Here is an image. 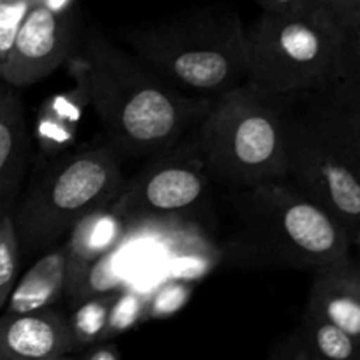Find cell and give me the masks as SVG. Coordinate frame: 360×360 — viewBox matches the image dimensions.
I'll use <instances>...</instances> for the list:
<instances>
[{
	"label": "cell",
	"instance_id": "1",
	"mask_svg": "<svg viewBox=\"0 0 360 360\" xmlns=\"http://www.w3.org/2000/svg\"><path fill=\"white\" fill-rule=\"evenodd\" d=\"M112 148L132 157H151L188 134L213 105V97L178 90L137 56L116 48L90 28L69 58Z\"/></svg>",
	"mask_w": 360,
	"mask_h": 360
},
{
	"label": "cell",
	"instance_id": "2",
	"mask_svg": "<svg viewBox=\"0 0 360 360\" xmlns=\"http://www.w3.org/2000/svg\"><path fill=\"white\" fill-rule=\"evenodd\" d=\"M238 234L232 259L315 271L350 255L352 236L290 179H267L238 190Z\"/></svg>",
	"mask_w": 360,
	"mask_h": 360
},
{
	"label": "cell",
	"instance_id": "3",
	"mask_svg": "<svg viewBox=\"0 0 360 360\" xmlns=\"http://www.w3.org/2000/svg\"><path fill=\"white\" fill-rule=\"evenodd\" d=\"M151 70L178 90L218 97L248 81L246 28L231 7H202L125 32Z\"/></svg>",
	"mask_w": 360,
	"mask_h": 360
},
{
	"label": "cell",
	"instance_id": "4",
	"mask_svg": "<svg viewBox=\"0 0 360 360\" xmlns=\"http://www.w3.org/2000/svg\"><path fill=\"white\" fill-rule=\"evenodd\" d=\"M116 150L86 146L44 160L13 211L20 250L44 253L84 214L109 206L123 185Z\"/></svg>",
	"mask_w": 360,
	"mask_h": 360
},
{
	"label": "cell",
	"instance_id": "5",
	"mask_svg": "<svg viewBox=\"0 0 360 360\" xmlns=\"http://www.w3.org/2000/svg\"><path fill=\"white\" fill-rule=\"evenodd\" d=\"M197 132L211 178L238 190L287 178L278 94L246 81L214 97Z\"/></svg>",
	"mask_w": 360,
	"mask_h": 360
},
{
	"label": "cell",
	"instance_id": "6",
	"mask_svg": "<svg viewBox=\"0 0 360 360\" xmlns=\"http://www.w3.org/2000/svg\"><path fill=\"white\" fill-rule=\"evenodd\" d=\"M248 81L271 94L323 91L350 70V37L327 14L260 13L246 28Z\"/></svg>",
	"mask_w": 360,
	"mask_h": 360
},
{
	"label": "cell",
	"instance_id": "7",
	"mask_svg": "<svg viewBox=\"0 0 360 360\" xmlns=\"http://www.w3.org/2000/svg\"><path fill=\"white\" fill-rule=\"evenodd\" d=\"M280 105L287 179L329 211L354 241L360 232V171L301 94L280 95Z\"/></svg>",
	"mask_w": 360,
	"mask_h": 360
},
{
	"label": "cell",
	"instance_id": "8",
	"mask_svg": "<svg viewBox=\"0 0 360 360\" xmlns=\"http://www.w3.org/2000/svg\"><path fill=\"white\" fill-rule=\"evenodd\" d=\"M197 125L171 148L151 155L134 178L123 181L109 210L127 221L179 217L199 206L211 176Z\"/></svg>",
	"mask_w": 360,
	"mask_h": 360
},
{
	"label": "cell",
	"instance_id": "9",
	"mask_svg": "<svg viewBox=\"0 0 360 360\" xmlns=\"http://www.w3.org/2000/svg\"><path fill=\"white\" fill-rule=\"evenodd\" d=\"M74 0H34L0 62V81L14 88L39 83L76 51Z\"/></svg>",
	"mask_w": 360,
	"mask_h": 360
},
{
	"label": "cell",
	"instance_id": "10",
	"mask_svg": "<svg viewBox=\"0 0 360 360\" xmlns=\"http://www.w3.org/2000/svg\"><path fill=\"white\" fill-rule=\"evenodd\" d=\"M76 352L69 319L51 306L0 316V354L4 360H55Z\"/></svg>",
	"mask_w": 360,
	"mask_h": 360
},
{
	"label": "cell",
	"instance_id": "11",
	"mask_svg": "<svg viewBox=\"0 0 360 360\" xmlns=\"http://www.w3.org/2000/svg\"><path fill=\"white\" fill-rule=\"evenodd\" d=\"M306 311L336 323L360 340V260L347 255L315 271Z\"/></svg>",
	"mask_w": 360,
	"mask_h": 360
},
{
	"label": "cell",
	"instance_id": "12",
	"mask_svg": "<svg viewBox=\"0 0 360 360\" xmlns=\"http://www.w3.org/2000/svg\"><path fill=\"white\" fill-rule=\"evenodd\" d=\"M30 158V136L21 98L11 88L0 90V211L16 204Z\"/></svg>",
	"mask_w": 360,
	"mask_h": 360
},
{
	"label": "cell",
	"instance_id": "13",
	"mask_svg": "<svg viewBox=\"0 0 360 360\" xmlns=\"http://www.w3.org/2000/svg\"><path fill=\"white\" fill-rule=\"evenodd\" d=\"M125 221L112 213L109 206L84 214L69 232L67 274L63 294L69 297L90 264L118 245L123 239Z\"/></svg>",
	"mask_w": 360,
	"mask_h": 360
},
{
	"label": "cell",
	"instance_id": "14",
	"mask_svg": "<svg viewBox=\"0 0 360 360\" xmlns=\"http://www.w3.org/2000/svg\"><path fill=\"white\" fill-rule=\"evenodd\" d=\"M276 355L301 360H360V340L336 323L304 311L295 333L276 348Z\"/></svg>",
	"mask_w": 360,
	"mask_h": 360
},
{
	"label": "cell",
	"instance_id": "15",
	"mask_svg": "<svg viewBox=\"0 0 360 360\" xmlns=\"http://www.w3.org/2000/svg\"><path fill=\"white\" fill-rule=\"evenodd\" d=\"M86 105H90L86 91L77 83H74L72 90L62 91L44 102L35 123L42 160H51L70 150Z\"/></svg>",
	"mask_w": 360,
	"mask_h": 360
},
{
	"label": "cell",
	"instance_id": "16",
	"mask_svg": "<svg viewBox=\"0 0 360 360\" xmlns=\"http://www.w3.org/2000/svg\"><path fill=\"white\" fill-rule=\"evenodd\" d=\"M67 274V248H49L14 285L6 313L35 311L51 306L63 294Z\"/></svg>",
	"mask_w": 360,
	"mask_h": 360
},
{
	"label": "cell",
	"instance_id": "17",
	"mask_svg": "<svg viewBox=\"0 0 360 360\" xmlns=\"http://www.w3.org/2000/svg\"><path fill=\"white\" fill-rule=\"evenodd\" d=\"M327 132L360 171V109L341 104L319 91H299Z\"/></svg>",
	"mask_w": 360,
	"mask_h": 360
},
{
	"label": "cell",
	"instance_id": "18",
	"mask_svg": "<svg viewBox=\"0 0 360 360\" xmlns=\"http://www.w3.org/2000/svg\"><path fill=\"white\" fill-rule=\"evenodd\" d=\"M122 248L123 239L86 267L79 283L69 295L70 304H81L83 301H88L95 295L118 292V288L123 283V269L122 262H120L123 257Z\"/></svg>",
	"mask_w": 360,
	"mask_h": 360
},
{
	"label": "cell",
	"instance_id": "19",
	"mask_svg": "<svg viewBox=\"0 0 360 360\" xmlns=\"http://www.w3.org/2000/svg\"><path fill=\"white\" fill-rule=\"evenodd\" d=\"M116 299H118V292H109V294L95 295L77 304L76 313L69 320L74 341H76V350L79 347H88L95 341L105 340L109 315H111Z\"/></svg>",
	"mask_w": 360,
	"mask_h": 360
},
{
	"label": "cell",
	"instance_id": "20",
	"mask_svg": "<svg viewBox=\"0 0 360 360\" xmlns=\"http://www.w3.org/2000/svg\"><path fill=\"white\" fill-rule=\"evenodd\" d=\"M20 252L13 214L9 211L0 218V311L6 308L11 292L16 285Z\"/></svg>",
	"mask_w": 360,
	"mask_h": 360
},
{
	"label": "cell",
	"instance_id": "21",
	"mask_svg": "<svg viewBox=\"0 0 360 360\" xmlns=\"http://www.w3.org/2000/svg\"><path fill=\"white\" fill-rule=\"evenodd\" d=\"M32 0H0V62L13 46L14 35Z\"/></svg>",
	"mask_w": 360,
	"mask_h": 360
},
{
	"label": "cell",
	"instance_id": "22",
	"mask_svg": "<svg viewBox=\"0 0 360 360\" xmlns=\"http://www.w3.org/2000/svg\"><path fill=\"white\" fill-rule=\"evenodd\" d=\"M141 309H143V302H141V299L137 297V295L118 294V299H116V302L112 304L111 315H109L105 340L109 338V334L122 333V330L132 327L134 323L141 319Z\"/></svg>",
	"mask_w": 360,
	"mask_h": 360
},
{
	"label": "cell",
	"instance_id": "23",
	"mask_svg": "<svg viewBox=\"0 0 360 360\" xmlns=\"http://www.w3.org/2000/svg\"><path fill=\"white\" fill-rule=\"evenodd\" d=\"M319 94L327 95V97L334 98V101L341 102V104L360 109V63L357 62V58L355 56L352 58L350 70H348L343 79L338 81L329 90L319 91Z\"/></svg>",
	"mask_w": 360,
	"mask_h": 360
},
{
	"label": "cell",
	"instance_id": "24",
	"mask_svg": "<svg viewBox=\"0 0 360 360\" xmlns=\"http://www.w3.org/2000/svg\"><path fill=\"white\" fill-rule=\"evenodd\" d=\"M262 13L281 14V16H299L319 11L313 0H257Z\"/></svg>",
	"mask_w": 360,
	"mask_h": 360
},
{
	"label": "cell",
	"instance_id": "25",
	"mask_svg": "<svg viewBox=\"0 0 360 360\" xmlns=\"http://www.w3.org/2000/svg\"><path fill=\"white\" fill-rule=\"evenodd\" d=\"M77 357L84 360H118L122 357L118 348L111 343H102V341H95V343L88 345L86 350L79 352Z\"/></svg>",
	"mask_w": 360,
	"mask_h": 360
},
{
	"label": "cell",
	"instance_id": "26",
	"mask_svg": "<svg viewBox=\"0 0 360 360\" xmlns=\"http://www.w3.org/2000/svg\"><path fill=\"white\" fill-rule=\"evenodd\" d=\"M313 4H315L316 9L322 11L323 14H327L338 27L343 28L341 23H343V16L345 11H347L348 0H313Z\"/></svg>",
	"mask_w": 360,
	"mask_h": 360
},
{
	"label": "cell",
	"instance_id": "27",
	"mask_svg": "<svg viewBox=\"0 0 360 360\" xmlns=\"http://www.w3.org/2000/svg\"><path fill=\"white\" fill-rule=\"evenodd\" d=\"M360 23V0H348V6L347 11H345V16H343V30L347 34H350L355 27Z\"/></svg>",
	"mask_w": 360,
	"mask_h": 360
},
{
	"label": "cell",
	"instance_id": "28",
	"mask_svg": "<svg viewBox=\"0 0 360 360\" xmlns=\"http://www.w3.org/2000/svg\"><path fill=\"white\" fill-rule=\"evenodd\" d=\"M348 37H350V46H352V51H354V56L360 63V23L350 32V34H348Z\"/></svg>",
	"mask_w": 360,
	"mask_h": 360
},
{
	"label": "cell",
	"instance_id": "29",
	"mask_svg": "<svg viewBox=\"0 0 360 360\" xmlns=\"http://www.w3.org/2000/svg\"><path fill=\"white\" fill-rule=\"evenodd\" d=\"M352 245H354L355 248H357L359 252H360V232H359L357 236H355V238H354V241H352Z\"/></svg>",
	"mask_w": 360,
	"mask_h": 360
},
{
	"label": "cell",
	"instance_id": "30",
	"mask_svg": "<svg viewBox=\"0 0 360 360\" xmlns=\"http://www.w3.org/2000/svg\"><path fill=\"white\" fill-rule=\"evenodd\" d=\"M4 214H6V213H4V211H0V218H2V217H4Z\"/></svg>",
	"mask_w": 360,
	"mask_h": 360
},
{
	"label": "cell",
	"instance_id": "31",
	"mask_svg": "<svg viewBox=\"0 0 360 360\" xmlns=\"http://www.w3.org/2000/svg\"><path fill=\"white\" fill-rule=\"evenodd\" d=\"M0 360H4V357H2V354H0Z\"/></svg>",
	"mask_w": 360,
	"mask_h": 360
},
{
	"label": "cell",
	"instance_id": "32",
	"mask_svg": "<svg viewBox=\"0 0 360 360\" xmlns=\"http://www.w3.org/2000/svg\"><path fill=\"white\" fill-rule=\"evenodd\" d=\"M0 90H2V83H0Z\"/></svg>",
	"mask_w": 360,
	"mask_h": 360
}]
</instances>
